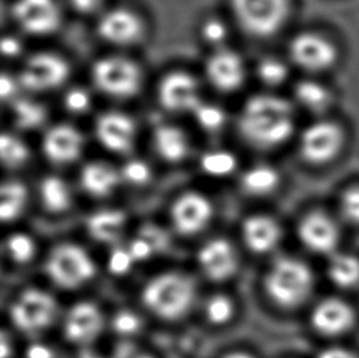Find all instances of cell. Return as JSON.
<instances>
[{
    "label": "cell",
    "mask_w": 359,
    "mask_h": 358,
    "mask_svg": "<svg viewBox=\"0 0 359 358\" xmlns=\"http://www.w3.org/2000/svg\"><path fill=\"white\" fill-rule=\"evenodd\" d=\"M294 124V110L290 102L282 97L257 95L244 106L239 131L252 145L270 149L286 142Z\"/></svg>",
    "instance_id": "1"
},
{
    "label": "cell",
    "mask_w": 359,
    "mask_h": 358,
    "mask_svg": "<svg viewBox=\"0 0 359 358\" xmlns=\"http://www.w3.org/2000/svg\"><path fill=\"white\" fill-rule=\"evenodd\" d=\"M195 284L182 272H165L151 279L142 290L146 307L163 319H178L190 310Z\"/></svg>",
    "instance_id": "2"
},
{
    "label": "cell",
    "mask_w": 359,
    "mask_h": 358,
    "mask_svg": "<svg viewBox=\"0 0 359 358\" xmlns=\"http://www.w3.org/2000/svg\"><path fill=\"white\" fill-rule=\"evenodd\" d=\"M313 284L311 269L294 258L278 259L265 277L267 295L285 308L306 302L313 291Z\"/></svg>",
    "instance_id": "3"
},
{
    "label": "cell",
    "mask_w": 359,
    "mask_h": 358,
    "mask_svg": "<svg viewBox=\"0 0 359 358\" xmlns=\"http://www.w3.org/2000/svg\"><path fill=\"white\" fill-rule=\"evenodd\" d=\"M46 271L55 285L72 290L91 280L96 274V265L85 249L64 243L49 254Z\"/></svg>",
    "instance_id": "4"
},
{
    "label": "cell",
    "mask_w": 359,
    "mask_h": 358,
    "mask_svg": "<svg viewBox=\"0 0 359 358\" xmlns=\"http://www.w3.org/2000/svg\"><path fill=\"white\" fill-rule=\"evenodd\" d=\"M239 25L255 37L276 34L290 15L288 0H231Z\"/></svg>",
    "instance_id": "5"
},
{
    "label": "cell",
    "mask_w": 359,
    "mask_h": 358,
    "mask_svg": "<svg viewBox=\"0 0 359 358\" xmlns=\"http://www.w3.org/2000/svg\"><path fill=\"white\" fill-rule=\"evenodd\" d=\"M58 313V305L52 295L41 289H27L10 307V318L18 329L36 334L48 328Z\"/></svg>",
    "instance_id": "6"
},
{
    "label": "cell",
    "mask_w": 359,
    "mask_h": 358,
    "mask_svg": "<svg viewBox=\"0 0 359 358\" xmlns=\"http://www.w3.org/2000/svg\"><path fill=\"white\" fill-rule=\"evenodd\" d=\"M93 81L101 91L118 98H129L137 93L141 72L130 59L107 57L97 60L93 69Z\"/></svg>",
    "instance_id": "7"
},
{
    "label": "cell",
    "mask_w": 359,
    "mask_h": 358,
    "mask_svg": "<svg viewBox=\"0 0 359 358\" xmlns=\"http://www.w3.org/2000/svg\"><path fill=\"white\" fill-rule=\"evenodd\" d=\"M290 55L297 67L309 73H321L335 65L339 51L334 42L323 34L302 32L292 39Z\"/></svg>",
    "instance_id": "8"
},
{
    "label": "cell",
    "mask_w": 359,
    "mask_h": 358,
    "mask_svg": "<svg viewBox=\"0 0 359 358\" xmlns=\"http://www.w3.org/2000/svg\"><path fill=\"white\" fill-rule=\"evenodd\" d=\"M345 142L344 131L331 121H318L306 126L302 133L301 152L311 164H326L340 154Z\"/></svg>",
    "instance_id": "9"
},
{
    "label": "cell",
    "mask_w": 359,
    "mask_h": 358,
    "mask_svg": "<svg viewBox=\"0 0 359 358\" xmlns=\"http://www.w3.org/2000/svg\"><path fill=\"white\" fill-rule=\"evenodd\" d=\"M70 74L68 62L57 54L42 52L27 59L20 83L29 91H47L58 88Z\"/></svg>",
    "instance_id": "10"
},
{
    "label": "cell",
    "mask_w": 359,
    "mask_h": 358,
    "mask_svg": "<svg viewBox=\"0 0 359 358\" xmlns=\"http://www.w3.org/2000/svg\"><path fill=\"white\" fill-rule=\"evenodd\" d=\"M13 14L22 29L31 34H52L60 24V11L54 0H16Z\"/></svg>",
    "instance_id": "11"
},
{
    "label": "cell",
    "mask_w": 359,
    "mask_h": 358,
    "mask_svg": "<svg viewBox=\"0 0 359 358\" xmlns=\"http://www.w3.org/2000/svg\"><path fill=\"white\" fill-rule=\"evenodd\" d=\"M158 100L165 110L172 112H194L201 103L198 84L185 72H172L162 79L158 86Z\"/></svg>",
    "instance_id": "12"
},
{
    "label": "cell",
    "mask_w": 359,
    "mask_h": 358,
    "mask_svg": "<svg viewBox=\"0 0 359 358\" xmlns=\"http://www.w3.org/2000/svg\"><path fill=\"white\" fill-rule=\"evenodd\" d=\"M214 208L203 194L189 192L180 195L172 206V221L178 232L194 234L209 223Z\"/></svg>",
    "instance_id": "13"
},
{
    "label": "cell",
    "mask_w": 359,
    "mask_h": 358,
    "mask_svg": "<svg viewBox=\"0 0 359 358\" xmlns=\"http://www.w3.org/2000/svg\"><path fill=\"white\" fill-rule=\"evenodd\" d=\"M103 326L101 310L91 302L73 305L64 320V334L75 344H88L97 336Z\"/></svg>",
    "instance_id": "14"
},
{
    "label": "cell",
    "mask_w": 359,
    "mask_h": 358,
    "mask_svg": "<svg viewBox=\"0 0 359 358\" xmlns=\"http://www.w3.org/2000/svg\"><path fill=\"white\" fill-rule=\"evenodd\" d=\"M96 135L108 150L128 152L135 139V124L130 117L119 112H107L97 119Z\"/></svg>",
    "instance_id": "15"
},
{
    "label": "cell",
    "mask_w": 359,
    "mask_h": 358,
    "mask_svg": "<svg viewBox=\"0 0 359 358\" xmlns=\"http://www.w3.org/2000/svg\"><path fill=\"white\" fill-rule=\"evenodd\" d=\"M83 138L74 126H55L43 139V152L50 162L65 165L76 160L83 151Z\"/></svg>",
    "instance_id": "16"
},
{
    "label": "cell",
    "mask_w": 359,
    "mask_h": 358,
    "mask_svg": "<svg viewBox=\"0 0 359 358\" xmlns=\"http://www.w3.org/2000/svg\"><path fill=\"white\" fill-rule=\"evenodd\" d=\"M144 31L140 18L130 10H111L102 16L98 24V34L107 42L131 44L140 39Z\"/></svg>",
    "instance_id": "17"
},
{
    "label": "cell",
    "mask_w": 359,
    "mask_h": 358,
    "mask_svg": "<svg viewBox=\"0 0 359 358\" xmlns=\"http://www.w3.org/2000/svg\"><path fill=\"white\" fill-rule=\"evenodd\" d=\"M355 323V312L339 298H326L311 313V324L320 334L341 335Z\"/></svg>",
    "instance_id": "18"
},
{
    "label": "cell",
    "mask_w": 359,
    "mask_h": 358,
    "mask_svg": "<svg viewBox=\"0 0 359 358\" xmlns=\"http://www.w3.org/2000/svg\"><path fill=\"white\" fill-rule=\"evenodd\" d=\"M199 264L211 280L222 281L237 270V256L232 244L226 239H212L200 249Z\"/></svg>",
    "instance_id": "19"
},
{
    "label": "cell",
    "mask_w": 359,
    "mask_h": 358,
    "mask_svg": "<svg viewBox=\"0 0 359 358\" xmlns=\"http://www.w3.org/2000/svg\"><path fill=\"white\" fill-rule=\"evenodd\" d=\"M299 237L313 252H332L339 242V228L325 213H311L302 220Z\"/></svg>",
    "instance_id": "20"
},
{
    "label": "cell",
    "mask_w": 359,
    "mask_h": 358,
    "mask_svg": "<svg viewBox=\"0 0 359 358\" xmlns=\"http://www.w3.org/2000/svg\"><path fill=\"white\" fill-rule=\"evenodd\" d=\"M208 77L215 88L229 92L242 86L245 78L244 64L233 51H219L209 59L206 67Z\"/></svg>",
    "instance_id": "21"
},
{
    "label": "cell",
    "mask_w": 359,
    "mask_h": 358,
    "mask_svg": "<svg viewBox=\"0 0 359 358\" xmlns=\"http://www.w3.org/2000/svg\"><path fill=\"white\" fill-rule=\"evenodd\" d=\"M243 236L248 247L255 253L270 252L281 239V228L273 218L257 215L243 225Z\"/></svg>",
    "instance_id": "22"
},
{
    "label": "cell",
    "mask_w": 359,
    "mask_h": 358,
    "mask_svg": "<svg viewBox=\"0 0 359 358\" xmlns=\"http://www.w3.org/2000/svg\"><path fill=\"white\" fill-rule=\"evenodd\" d=\"M126 223L121 210H102L88 220V233L97 242L112 243L121 237Z\"/></svg>",
    "instance_id": "23"
},
{
    "label": "cell",
    "mask_w": 359,
    "mask_h": 358,
    "mask_svg": "<svg viewBox=\"0 0 359 358\" xmlns=\"http://www.w3.org/2000/svg\"><path fill=\"white\" fill-rule=\"evenodd\" d=\"M156 150L170 162H180L189 151V142L184 131L175 126H161L155 131Z\"/></svg>",
    "instance_id": "24"
},
{
    "label": "cell",
    "mask_w": 359,
    "mask_h": 358,
    "mask_svg": "<svg viewBox=\"0 0 359 358\" xmlns=\"http://www.w3.org/2000/svg\"><path fill=\"white\" fill-rule=\"evenodd\" d=\"M119 183V177L114 168L106 164L93 162L83 167L81 184L88 193L96 197H104L112 193Z\"/></svg>",
    "instance_id": "25"
},
{
    "label": "cell",
    "mask_w": 359,
    "mask_h": 358,
    "mask_svg": "<svg viewBox=\"0 0 359 358\" xmlns=\"http://www.w3.org/2000/svg\"><path fill=\"white\" fill-rule=\"evenodd\" d=\"M294 97L299 106L311 113L325 112L334 101L332 92L316 80H303L297 84Z\"/></svg>",
    "instance_id": "26"
},
{
    "label": "cell",
    "mask_w": 359,
    "mask_h": 358,
    "mask_svg": "<svg viewBox=\"0 0 359 358\" xmlns=\"http://www.w3.org/2000/svg\"><path fill=\"white\" fill-rule=\"evenodd\" d=\"M0 218L4 221H13L24 211L27 203V189L20 182H6L0 192Z\"/></svg>",
    "instance_id": "27"
},
{
    "label": "cell",
    "mask_w": 359,
    "mask_h": 358,
    "mask_svg": "<svg viewBox=\"0 0 359 358\" xmlns=\"http://www.w3.org/2000/svg\"><path fill=\"white\" fill-rule=\"evenodd\" d=\"M329 276L335 285L351 289L359 284V259L350 254H336L329 263Z\"/></svg>",
    "instance_id": "28"
},
{
    "label": "cell",
    "mask_w": 359,
    "mask_h": 358,
    "mask_svg": "<svg viewBox=\"0 0 359 358\" xmlns=\"http://www.w3.org/2000/svg\"><path fill=\"white\" fill-rule=\"evenodd\" d=\"M41 198L46 208L52 213H62L70 206V190L63 179L54 175L41 183Z\"/></svg>",
    "instance_id": "29"
},
{
    "label": "cell",
    "mask_w": 359,
    "mask_h": 358,
    "mask_svg": "<svg viewBox=\"0 0 359 358\" xmlns=\"http://www.w3.org/2000/svg\"><path fill=\"white\" fill-rule=\"evenodd\" d=\"M278 182L280 175L277 171L270 166L265 165L252 167V170L248 171L247 173L243 175L242 179L243 188L245 189L248 193L255 195L270 193L276 188Z\"/></svg>",
    "instance_id": "30"
},
{
    "label": "cell",
    "mask_w": 359,
    "mask_h": 358,
    "mask_svg": "<svg viewBox=\"0 0 359 358\" xmlns=\"http://www.w3.org/2000/svg\"><path fill=\"white\" fill-rule=\"evenodd\" d=\"M15 123L21 129H34L43 124L47 117V111L43 105L39 102L22 98L13 105Z\"/></svg>",
    "instance_id": "31"
},
{
    "label": "cell",
    "mask_w": 359,
    "mask_h": 358,
    "mask_svg": "<svg viewBox=\"0 0 359 358\" xmlns=\"http://www.w3.org/2000/svg\"><path fill=\"white\" fill-rule=\"evenodd\" d=\"M29 147L19 138L4 133L0 138V157L5 166L18 167L29 159Z\"/></svg>",
    "instance_id": "32"
},
{
    "label": "cell",
    "mask_w": 359,
    "mask_h": 358,
    "mask_svg": "<svg viewBox=\"0 0 359 358\" xmlns=\"http://www.w3.org/2000/svg\"><path fill=\"white\" fill-rule=\"evenodd\" d=\"M237 159L229 151H214L205 154L201 159V167L208 175L222 177L236 168Z\"/></svg>",
    "instance_id": "33"
},
{
    "label": "cell",
    "mask_w": 359,
    "mask_h": 358,
    "mask_svg": "<svg viewBox=\"0 0 359 358\" xmlns=\"http://www.w3.org/2000/svg\"><path fill=\"white\" fill-rule=\"evenodd\" d=\"M6 251L14 262L27 263L34 258L36 244L34 239L25 233H14L6 241Z\"/></svg>",
    "instance_id": "34"
},
{
    "label": "cell",
    "mask_w": 359,
    "mask_h": 358,
    "mask_svg": "<svg viewBox=\"0 0 359 358\" xmlns=\"http://www.w3.org/2000/svg\"><path fill=\"white\" fill-rule=\"evenodd\" d=\"M259 78L269 86H278L288 78V68L286 64L277 58H266L259 64Z\"/></svg>",
    "instance_id": "35"
},
{
    "label": "cell",
    "mask_w": 359,
    "mask_h": 358,
    "mask_svg": "<svg viewBox=\"0 0 359 358\" xmlns=\"http://www.w3.org/2000/svg\"><path fill=\"white\" fill-rule=\"evenodd\" d=\"M206 315L214 324L227 323L234 313L233 302L224 295H215L208 300Z\"/></svg>",
    "instance_id": "36"
},
{
    "label": "cell",
    "mask_w": 359,
    "mask_h": 358,
    "mask_svg": "<svg viewBox=\"0 0 359 358\" xmlns=\"http://www.w3.org/2000/svg\"><path fill=\"white\" fill-rule=\"evenodd\" d=\"M194 113L196 121H199L200 126L206 131H217L224 126L226 121L224 111L212 105L200 103L199 106L195 108Z\"/></svg>",
    "instance_id": "37"
},
{
    "label": "cell",
    "mask_w": 359,
    "mask_h": 358,
    "mask_svg": "<svg viewBox=\"0 0 359 358\" xmlns=\"http://www.w3.org/2000/svg\"><path fill=\"white\" fill-rule=\"evenodd\" d=\"M140 326V317L131 310H121L113 319V328L121 335L134 334Z\"/></svg>",
    "instance_id": "38"
},
{
    "label": "cell",
    "mask_w": 359,
    "mask_h": 358,
    "mask_svg": "<svg viewBox=\"0 0 359 358\" xmlns=\"http://www.w3.org/2000/svg\"><path fill=\"white\" fill-rule=\"evenodd\" d=\"M123 175L130 183L144 184L150 179V167L144 161H129L123 168Z\"/></svg>",
    "instance_id": "39"
},
{
    "label": "cell",
    "mask_w": 359,
    "mask_h": 358,
    "mask_svg": "<svg viewBox=\"0 0 359 358\" xmlns=\"http://www.w3.org/2000/svg\"><path fill=\"white\" fill-rule=\"evenodd\" d=\"M134 263L135 260L131 257L129 249L119 248L111 253L109 260H108V269L114 275H123L130 270Z\"/></svg>",
    "instance_id": "40"
},
{
    "label": "cell",
    "mask_w": 359,
    "mask_h": 358,
    "mask_svg": "<svg viewBox=\"0 0 359 358\" xmlns=\"http://www.w3.org/2000/svg\"><path fill=\"white\" fill-rule=\"evenodd\" d=\"M65 107L72 113H83L88 111L91 105V98L83 88H73L65 95Z\"/></svg>",
    "instance_id": "41"
},
{
    "label": "cell",
    "mask_w": 359,
    "mask_h": 358,
    "mask_svg": "<svg viewBox=\"0 0 359 358\" xmlns=\"http://www.w3.org/2000/svg\"><path fill=\"white\" fill-rule=\"evenodd\" d=\"M341 208L348 221L359 225V187L348 189L344 194Z\"/></svg>",
    "instance_id": "42"
},
{
    "label": "cell",
    "mask_w": 359,
    "mask_h": 358,
    "mask_svg": "<svg viewBox=\"0 0 359 358\" xmlns=\"http://www.w3.org/2000/svg\"><path fill=\"white\" fill-rule=\"evenodd\" d=\"M227 34V29L219 20L212 19L206 21L203 27V36L210 44H219Z\"/></svg>",
    "instance_id": "43"
},
{
    "label": "cell",
    "mask_w": 359,
    "mask_h": 358,
    "mask_svg": "<svg viewBox=\"0 0 359 358\" xmlns=\"http://www.w3.org/2000/svg\"><path fill=\"white\" fill-rule=\"evenodd\" d=\"M128 249H129L131 257L134 258L135 262L145 260V259L150 257L152 253L155 252V249L151 246V243L144 237L137 238L135 241H133L130 247Z\"/></svg>",
    "instance_id": "44"
},
{
    "label": "cell",
    "mask_w": 359,
    "mask_h": 358,
    "mask_svg": "<svg viewBox=\"0 0 359 358\" xmlns=\"http://www.w3.org/2000/svg\"><path fill=\"white\" fill-rule=\"evenodd\" d=\"M112 358H154L149 354L142 352L137 349L136 346L130 344V343H123L117 346V349L114 350Z\"/></svg>",
    "instance_id": "45"
},
{
    "label": "cell",
    "mask_w": 359,
    "mask_h": 358,
    "mask_svg": "<svg viewBox=\"0 0 359 358\" xmlns=\"http://www.w3.org/2000/svg\"><path fill=\"white\" fill-rule=\"evenodd\" d=\"M21 51V44L14 37H4L1 41V52L6 57H15Z\"/></svg>",
    "instance_id": "46"
},
{
    "label": "cell",
    "mask_w": 359,
    "mask_h": 358,
    "mask_svg": "<svg viewBox=\"0 0 359 358\" xmlns=\"http://www.w3.org/2000/svg\"><path fill=\"white\" fill-rule=\"evenodd\" d=\"M26 358H53V351L46 345H32L27 349Z\"/></svg>",
    "instance_id": "47"
},
{
    "label": "cell",
    "mask_w": 359,
    "mask_h": 358,
    "mask_svg": "<svg viewBox=\"0 0 359 358\" xmlns=\"http://www.w3.org/2000/svg\"><path fill=\"white\" fill-rule=\"evenodd\" d=\"M70 3L73 5L74 9L83 14H88L97 9L102 0H70Z\"/></svg>",
    "instance_id": "48"
},
{
    "label": "cell",
    "mask_w": 359,
    "mask_h": 358,
    "mask_svg": "<svg viewBox=\"0 0 359 358\" xmlns=\"http://www.w3.org/2000/svg\"><path fill=\"white\" fill-rule=\"evenodd\" d=\"M15 81L13 79L10 78L8 74H3L1 78H0V95L3 100H8L10 97L14 95Z\"/></svg>",
    "instance_id": "49"
},
{
    "label": "cell",
    "mask_w": 359,
    "mask_h": 358,
    "mask_svg": "<svg viewBox=\"0 0 359 358\" xmlns=\"http://www.w3.org/2000/svg\"><path fill=\"white\" fill-rule=\"evenodd\" d=\"M318 358H358L350 350L344 347H330L326 349L319 354Z\"/></svg>",
    "instance_id": "50"
},
{
    "label": "cell",
    "mask_w": 359,
    "mask_h": 358,
    "mask_svg": "<svg viewBox=\"0 0 359 358\" xmlns=\"http://www.w3.org/2000/svg\"><path fill=\"white\" fill-rule=\"evenodd\" d=\"M11 354V345H10L9 339L5 333L1 334L0 338V357L8 358Z\"/></svg>",
    "instance_id": "51"
},
{
    "label": "cell",
    "mask_w": 359,
    "mask_h": 358,
    "mask_svg": "<svg viewBox=\"0 0 359 358\" xmlns=\"http://www.w3.org/2000/svg\"><path fill=\"white\" fill-rule=\"evenodd\" d=\"M224 358H254L252 354H247V352H231V354H226Z\"/></svg>",
    "instance_id": "52"
}]
</instances>
